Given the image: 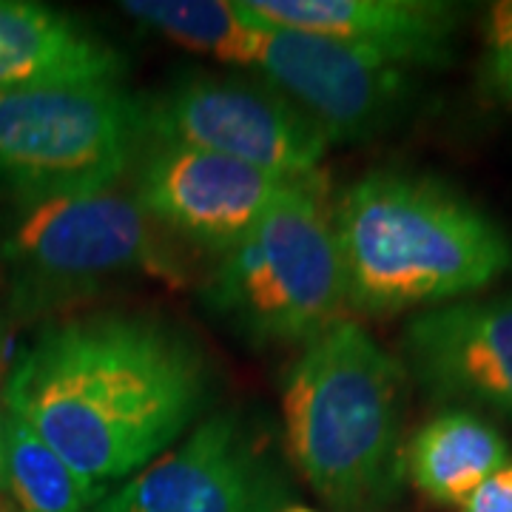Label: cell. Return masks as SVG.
<instances>
[{
  "mask_svg": "<svg viewBox=\"0 0 512 512\" xmlns=\"http://www.w3.org/2000/svg\"><path fill=\"white\" fill-rule=\"evenodd\" d=\"M285 490L268 439L228 410L197 424L100 504L106 512H282Z\"/></svg>",
  "mask_w": 512,
  "mask_h": 512,
  "instance_id": "cell-9",
  "label": "cell"
},
{
  "mask_svg": "<svg viewBox=\"0 0 512 512\" xmlns=\"http://www.w3.org/2000/svg\"><path fill=\"white\" fill-rule=\"evenodd\" d=\"M282 512H316V510H311V507H296V504H293V507H285Z\"/></svg>",
  "mask_w": 512,
  "mask_h": 512,
  "instance_id": "cell-20",
  "label": "cell"
},
{
  "mask_svg": "<svg viewBox=\"0 0 512 512\" xmlns=\"http://www.w3.org/2000/svg\"><path fill=\"white\" fill-rule=\"evenodd\" d=\"M407 370L356 322H336L288 367L282 390L293 467L330 507L362 512L404 478Z\"/></svg>",
  "mask_w": 512,
  "mask_h": 512,
  "instance_id": "cell-3",
  "label": "cell"
},
{
  "mask_svg": "<svg viewBox=\"0 0 512 512\" xmlns=\"http://www.w3.org/2000/svg\"><path fill=\"white\" fill-rule=\"evenodd\" d=\"M256 26V23H254ZM328 143H362L399 123L410 103V69L313 32L259 26L251 66Z\"/></svg>",
  "mask_w": 512,
  "mask_h": 512,
  "instance_id": "cell-8",
  "label": "cell"
},
{
  "mask_svg": "<svg viewBox=\"0 0 512 512\" xmlns=\"http://www.w3.org/2000/svg\"><path fill=\"white\" fill-rule=\"evenodd\" d=\"M0 512H12V504H9V498H6L3 490H0Z\"/></svg>",
  "mask_w": 512,
  "mask_h": 512,
  "instance_id": "cell-19",
  "label": "cell"
},
{
  "mask_svg": "<svg viewBox=\"0 0 512 512\" xmlns=\"http://www.w3.org/2000/svg\"><path fill=\"white\" fill-rule=\"evenodd\" d=\"M103 498H106V495H103ZM89 512H106V510H103V504H94V507Z\"/></svg>",
  "mask_w": 512,
  "mask_h": 512,
  "instance_id": "cell-21",
  "label": "cell"
},
{
  "mask_svg": "<svg viewBox=\"0 0 512 512\" xmlns=\"http://www.w3.org/2000/svg\"><path fill=\"white\" fill-rule=\"evenodd\" d=\"M256 26L333 37L404 69L441 66L458 35V6L439 0H234Z\"/></svg>",
  "mask_w": 512,
  "mask_h": 512,
  "instance_id": "cell-12",
  "label": "cell"
},
{
  "mask_svg": "<svg viewBox=\"0 0 512 512\" xmlns=\"http://www.w3.org/2000/svg\"><path fill=\"white\" fill-rule=\"evenodd\" d=\"M123 15L222 63L251 66L259 26L222 0H126Z\"/></svg>",
  "mask_w": 512,
  "mask_h": 512,
  "instance_id": "cell-16",
  "label": "cell"
},
{
  "mask_svg": "<svg viewBox=\"0 0 512 512\" xmlns=\"http://www.w3.org/2000/svg\"><path fill=\"white\" fill-rule=\"evenodd\" d=\"M3 416H6V413H0V427H3Z\"/></svg>",
  "mask_w": 512,
  "mask_h": 512,
  "instance_id": "cell-23",
  "label": "cell"
},
{
  "mask_svg": "<svg viewBox=\"0 0 512 512\" xmlns=\"http://www.w3.org/2000/svg\"><path fill=\"white\" fill-rule=\"evenodd\" d=\"M348 308L393 316L470 299L512 271V237L453 185L370 171L333 211Z\"/></svg>",
  "mask_w": 512,
  "mask_h": 512,
  "instance_id": "cell-2",
  "label": "cell"
},
{
  "mask_svg": "<svg viewBox=\"0 0 512 512\" xmlns=\"http://www.w3.org/2000/svg\"><path fill=\"white\" fill-rule=\"evenodd\" d=\"M205 308L256 348L308 345L342 322L345 274L319 177H302L254 231L220 254Z\"/></svg>",
  "mask_w": 512,
  "mask_h": 512,
  "instance_id": "cell-4",
  "label": "cell"
},
{
  "mask_svg": "<svg viewBox=\"0 0 512 512\" xmlns=\"http://www.w3.org/2000/svg\"><path fill=\"white\" fill-rule=\"evenodd\" d=\"M200 348L151 316L97 313L46 328L6 384V413L109 490L160 458L208 399Z\"/></svg>",
  "mask_w": 512,
  "mask_h": 512,
  "instance_id": "cell-1",
  "label": "cell"
},
{
  "mask_svg": "<svg viewBox=\"0 0 512 512\" xmlns=\"http://www.w3.org/2000/svg\"><path fill=\"white\" fill-rule=\"evenodd\" d=\"M3 493L12 512H89L109 490L80 478L49 444L18 421L3 416L0 427Z\"/></svg>",
  "mask_w": 512,
  "mask_h": 512,
  "instance_id": "cell-15",
  "label": "cell"
},
{
  "mask_svg": "<svg viewBox=\"0 0 512 512\" xmlns=\"http://www.w3.org/2000/svg\"><path fill=\"white\" fill-rule=\"evenodd\" d=\"M137 274H171V259L143 205L114 188L15 205L0 222V279L26 319Z\"/></svg>",
  "mask_w": 512,
  "mask_h": 512,
  "instance_id": "cell-5",
  "label": "cell"
},
{
  "mask_svg": "<svg viewBox=\"0 0 512 512\" xmlns=\"http://www.w3.org/2000/svg\"><path fill=\"white\" fill-rule=\"evenodd\" d=\"M484 83L512 106V0L490 6L484 26Z\"/></svg>",
  "mask_w": 512,
  "mask_h": 512,
  "instance_id": "cell-17",
  "label": "cell"
},
{
  "mask_svg": "<svg viewBox=\"0 0 512 512\" xmlns=\"http://www.w3.org/2000/svg\"><path fill=\"white\" fill-rule=\"evenodd\" d=\"M126 60L77 20L43 3L0 0V92L117 83Z\"/></svg>",
  "mask_w": 512,
  "mask_h": 512,
  "instance_id": "cell-13",
  "label": "cell"
},
{
  "mask_svg": "<svg viewBox=\"0 0 512 512\" xmlns=\"http://www.w3.org/2000/svg\"><path fill=\"white\" fill-rule=\"evenodd\" d=\"M461 512H512V464L487 478L461 504Z\"/></svg>",
  "mask_w": 512,
  "mask_h": 512,
  "instance_id": "cell-18",
  "label": "cell"
},
{
  "mask_svg": "<svg viewBox=\"0 0 512 512\" xmlns=\"http://www.w3.org/2000/svg\"><path fill=\"white\" fill-rule=\"evenodd\" d=\"M0 490H3V456H0Z\"/></svg>",
  "mask_w": 512,
  "mask_h": 512,
  "instance_id": "cell-22",
  "label": "cell"
},
{
  "mask_svg": "<svg viewBox=\"0 0 512 512\" xmlns=\"http://www.w3.org/2000/svg\"><path fill=\"white\" fill-rule=\"evenodd\" d=\"M510 441L476 410L447 407L424 421L404 444V476L424 498L461 507L478 487L504 470Z\"/></svg>",
  "mask_w": 512,
  "mask_h": 512,
  "instance_id": "cell-14",
  "label": "cell"
},
{
  "mask_svg": "<svg viewBox=\"0 0 512 512\" xmlns=\"http://www.w3.org/2000/svg\"><path fill=\"white\" fill-rule=\"evenodd\" d=\"M299 180L200 148L160 143L140 165L134 200L154 225L225 254Z\"/></svg>",
  "mask_w": 512,
  "mask_h": 512,
  "instance_id": "cell-10",
  "label": "cell"
},
{
  "mask_svg": "<svg viewBox=\"0 0 512 512\" xmlns=\"http://www.w3.org/2000/svg\"><path fill=\"white\" fill-rule=\"evenodd\" d=\"M402 365L433 399L512 421V291L421 311L404 328Z\"/></svg>",
  "mask_w": 512,
  "mask_h": 512,
  "instance_id": "cell-11",
  "label": "cell"
},
{
  "mask_svg": "<svg viewBox=\"0 0 512 512\" xmlns=\"http://www.w3.org/2000/svg\"><path fill=\"white\" fill-rule=\"evenodd\" d=\"M146 134L117 83L0 92V191L15 205L109 191Z\"/></svg>",
  "mask_w": 512,
  "mask_h": 512,
  "instance_id": "cell-6",
  "label": "cell"
},
{
  "mask_svg": "<svg viewBox=\"0 0 512 512\" xmlns=\"http://www.w3.org/2000/svg\"><path fill=\"white\" fill-rule=\"evenodd\" d=\"M146 131L160 143L222 154L285 177H313L328 140L262 80L188 77L146 109Z\"/></svg>",
  "mask_w": 512,
  "mask_h": 512,
  "instance_id": "cell-7",
  "label": "cell"
}]
</instances>
